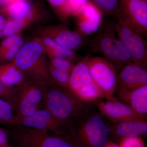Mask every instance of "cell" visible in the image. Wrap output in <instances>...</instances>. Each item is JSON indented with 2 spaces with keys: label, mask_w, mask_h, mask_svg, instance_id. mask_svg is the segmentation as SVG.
Masks as SVG:
<instances>
[{
  "label": "cell",
  "mask_w": 147,
  "mask_h": 147,
  "mask_svg": "<svg viewBox=\"0 0 147 147\" xmlns=\"http://www.w3.org/2000/svg\"><path fill=\"white\" fill-rule=\"evenodd\" d=\"M67 133L79 147H104L109 140L108 121L91 104L69 120Z\"/></svg>",
  "instance_id": "obj_1"
},
{
  "label": "cell",
  "mask_w": 147,
  "mask_h": 147,
  "mask_svg": "<svg viewBox=\"0 0 147 147\" xmlns=\"http://www.w3.org/2000/svg\"><path fill=\"white\" fill-rule=\"evenodd\" d=\"M40 37H34L24 45L12 61L26 78L44 84H53L48 70V61Z\"/></svg>",
  "instance_id": "obj_2"
},
{
  "label": "cell",
  "mask_w": 147,
  "mask_h": 147,
  "mask_svg": "<svg viewBox=\"0 0 147 147\" xmlns=\"http://www.w3.org/2000/svg\"><path fill=\"white\" fill-rule=\"evenodd\" d=\"M91 104L82 102L67 89L50 83L44 86L42 108L61 121H69Z\"/></svg>",
  "instance_id": "obj_3"
},
{
  "label": "cell",
  "mask_w": 147,
  "mask_h": 147,
  "mask_svg": "<svg viewBox=\"0 0 147 147\" xmlns=\"http://www.w3.org/2000/svg\"><path fill=\"white\" fill-rule=\"evenodd\" d=\"M100 27L96 35L92 40L91 50L99 53L113 64L117 73L132 62L131 55L126 46L116 33L114 23H108Z\"/></svg>",
  "instance_id": "obj_4"
},
{
  "label": "cell",
  "mask_w": 147,
  "mask_h": 147,
  "mask_svg": "<svg viewBox=\"0 0 147 147\" xmlns=\"http://www.w3.org/2000/svg\"><path fill=\"white\" fill-rule=\"evenodd\" d=\"M12 126L7 131L8 136L18 147H79L67 133L57 135L47 130Z\"/></svg>",
  "instance_id": "obj_5"
},
{
  "label": "cell",
  "mask_w": 147,
  "mask_h": 147,
  "mask_svg": "<svg viewBox=\"0 0 147 147\" xmlns=\"http://www.w3.org/2000/svg\"><path fill=\"white\" fill-rule=\"evenodd\" d=\"M116 18L114 23L116 33L130 53L132 62L147 69L146 41L128 20L121 16Z\"/></svg>",
  "instance_id": "obj_6"
},
{
  "label": "cell",
  "mask_w": 147,
  "mask_h": 147,
  "mask_svg": "<svg viewBox=\"0 0 147 147\" xmlns=\"http://www.w3.org/2000/svg\"><path fill=\"white\" fill-rule=\"evenodd\" d=\"M86 59L92 79L105 95V99H115L117 72L113 64L101 57H86Z\"/></svg>",
  "instance_id": "obj_7"
},
{
  "label": "cell",
  "mask_w": 147,
  "mask_h": 147,
  "mask_svg": "<svg viewBox=\"0 0 147 147\" xmlns=\"http://www.w3.org/2000/svg\"><path fill=\"white\" fill-rule=\"evenodd\" d=\"M69 124V121H61L55 117L49 111L40 108L30 116H15L13 125L42 129L52 131L56 135H63L67 133Z\"/></svg>",
  "instance_id": "obj_8"
},
{
  "label": "cell",
  "mask_w": 147,
  "mask_h": 147,
  "mask_svg": "<svg viewBox=\"0 0 147 147\" xmlns=\"http://www.w3.org/2000/svg\"><path fill=\"white\" fill-rule=\"evenodd\" d=\"M37 31L41 36L47 37L62 46L75 51L86 42L87 36L77 31L69 30L64 24L39 27Z\"/></svg>",
  "instance_id": "obj_9"
},
{
  "label": "cell",
  "mask_w": 147,
  "mask_h": 147,
  "mask_svg": "<svg viewBox=\"0 0 147 147\" xmlns=\"http://www.w3.org/2000/svg\"><path fill=\"white\" fill-rule=\"evenodd\" d=\"M98 110L111 122L131 121H147V117L139 114L130 106L118 100H100L94 104Z\"/></svg>",
  "instance_id": "obj_10"
},
{
  "label": "cell",
  "mask_w": 147,
  "mask_h": 147,
  "mask_svg": "<svg viewBox=\"0 0 147 147\" xmlns=\"http://www.w3.org/2000/svg\"><path fill=\"white\" fill-rule=\"evenodd\" d=\"M125 18L143 36L147 35V1L145 0H119L116 16Z\"/></svg>",
  "instance_id": "obj_11"
},
{
  "label": "cell",
  "mask_w": 147,
  "mask_h": 147,
  "mask_svg": "<svg viewBox=\"0 0 147 147\" xmlns=\"http://www.w3.org/2000/svg\"><path fill=\"white\" fill-rule=\"evenodd\" d=\"M147 85V69L141 66L129 63L117 73L116 89H134Z\"/></svg>",
  "instance_id": "obj_12"
},
{
  "label": "cell",
  "mask_w": 147,
  "mask_h": 147,
  "mask_svg": "<svg viewBox=\"0 0 147 147\" xmlns=\"http://www.w3.org/2000/svg\"><path fill=\"white\" fill-rule=\"evenodd\" d=\"M103 14L94 4L89 1L76 17V31L86 36L97 32L102 25Z\"/></svg>",
  "instance_id": "obj_13"
},
{
  "label": "cell",
  "mask_w": 147,
  "mask_h": 147,
  "mask_svg": "<svg viewBox=\"0 0 147 147\" xmlns=\"http://www.w3.org/2000/svg\"><path fill=\"white\" fill-rule=\"evenodd\" d=\"M94 84L86 58H84L74 66L70 73L67 89L79 99Z\"/></svg>",
  "instance_id": "obj_14"
},
{
  "label": "cell",
  "mask_w": 147,
  "mask_h": 147,
  "mask_svg": "<svg viewBox=\"0 0 147 147\" xmlns=\"http://www.w3.org/2000/svg\"><path fill=\"white\" fill-rule=\"evenodd\" d=\"M109 139L118 143L121 139L128 137H140L146 135L147 121H131L120 122H108Z\"/></svg>",
  "instance_id": "obj_15"
},
{
  "label": "cell",
  "mask_w": 147,
  "mask_h": 147,
  "mask_svg": "<svg viewBox=\"0 0 147 147\" xmlns=\"http://www.w3.org/2000/svg\"><path fill=\"white\" fill-rule=\"evenodd\" d=\"M0 13L9 18L34 23L40 19L42 13L35 5L26 0H19L0 8Z\"/></svg>",
  "instance_id": "obj_16"
},
{
  "label": "cell",
  "mask_w": 147,
  "mask_h": 147,
  "mask_svg": "<svg viewBox=\"0 0 147 147\" xmlns=\"http://www.w3.org/2000/svg\"><path fill=\"white\" fill-rule=\"evenodd\" d=\"M120 101L126 103L142 115L147 116V85L134 89H116Z\"/></svg>",
  "instance_id": "obj_17"
},
{
  "label": "cell",
  "mask_w": 147,
  "mask_h": 147,
  "mask_svg": "<svg viewBox=\"0 0 147 147\" xmlns=\"http://www.w3.org/2000/svg\"><path fill=\"white\" fill-rule=\"evenodd\" d=\"M46 84L25 77L22 82L15 87L18 95L42 108L43 90Z\"/></svg>",
  "instance_id": "obj_18"
},
{
  "label": "cell",
  "mask_w": 147,
  "mask_h": 147,
  "mask_svg": "<svg viewBox=\"0 0 147 147\" xmlns=\"http://www.w3.org/2000/svg\"><path fill=\"white\" fill-rule=\"evenodd\" d=\"M24 43L19 34L6 38L0 43V61H12Z\"/></svg>",
  "instance_id": "obj_19"
},
{
  "label": "cell",
  "mask_w": 147,
  "mask_h": 147,
  "mask_svg": "<svg viewBox=\"0 0 147 147\" xmlns=\"http://www.w3.org/2000/svg\"><path fill=\"white\" fill-rule=\"evenodd\" d=\"M40 38L49 59L62 57L73 61L77 57L76 51L66 48L47 37L41 36Z\"/></svg>",
  "instance_id": "obj_20"
},
{
  "label": "cell",
  "mask_w": 147,
  "mask_h": 147,
  "mask_svg": "<svg viewBox=\"0 0 147 147\" xmlns=\"http://www.w3.org/2000/svg\"><path fill=\"white\" fill-rule=\"evenodd\" d=\"M23 73L11 62L0 65V82L9 87H15L24 80Z\"/></svg>",
  "instance_id": "obj_21"
},
{
  "label": "cell",
  "mask_w": 147,
  "mask_h": 147,
  "mask_svg": "<svg viewBox=\"0 0 147 147\" xmlns=\"http://www.w3.org/2000/svg\"><path fill=\"white\" fill-rule=\"evenodd\" d=\"M60 21L65 25L69 23L71 11L67 0H47Z\"/></svg>",
  "instance_id": "obj_22"
},
{
  "label": "cell",
  "mask_w": 147,
  "mask_h": 147,
  "mask_svg": "<svg viewBox=\"0 0 147 147\" xmlns=\"http://www.w3.org/2000/svg\"><path fill=\"white\" fill-rule=\"evenodd\" d=\"M32 23L30 21L8 18L2 30V37L7 38L18 34Z\"/></svg>",
  "instance_id": "obj_23"
},
{
  "label": "cell",
  "mask_w": 147,
  "mask_h": 147,
  "mask_svg": "<svg viewBox=\"0 0 147 147\" xmlns=\"http://www.w3.org/2000/svg\"><path fill=\"white\" fill-rule=\"evenodd\" d=\"M47 66L49 75L53 84L67 89L71 71L56 68L49 64Z\"/></svg>",
  "instance_id": "obj_24"
},
{
  "label": "cell",
  "mask_w": 147,
  "mask_h": 147,
  "mask_svg": "<svg viewBox=\"0 0 147 147\" xmlns=\"http://www.w3.org/2000/svg\"><path fill=\"white\" fill-rule=\"evenodd\" d=\"M14 117L12 106L7 101L0 98V124L13 125Z\"/></svg>",
  "instance_id": "obj_25"
},
{
  "label": "cell",
  "mask_w": 147,
  "mask_h": 147,
  "mask_svg": "<svg viewBox=\"0 0 147 147\" xmlns=\"http://www.w3.org/2000/svg\"><path fill=\"white\" fill-rule=\"evenodd\" d=\"M92 2L103 13L116 16L119 7V0H92Z\"/></svg>",
  "instance_id": "obj_26"
},
{
  "label": "cell",
  "mask_w": 147,
  "mask_h": 147,
  "mask_svg": "<svg viewBox=\"0 0 147 147\" xmlns=\"http://www.w3.org/2000/svg\"><path fill=\"white\" fill-rule=\"evenodd\" d=\"M0 98L10 103L14 111L17 98L16 87L8 86L0 82Z\"/></svg>",
  "instance_id": "obj_27"
},
{
  "label": "cell",
  "mask_w": 147,
  "mask_h": 147,
  "mask_svg": "<svg viewBox=\"0 0 147 147\" xmlns=\"http://www.w3.org/2000/svg\"><path fill=\"white\" fill-rule=\"evenodd\" d=\"M73 61L66 58L55 57L49 59L48 64L55 68L70 72L74 65Z\"/></svg>",
  "instance_id": "obj_28"
},
{
  "label": "cell",
  "mask_w": 147,
  "mask_h": 147,
  "mask_svg": "<svg viewBox=\"0 0 147 147\" xmlns=\"http://www.w3.org/2000/svg\"><path fill=\"white\" fill-rule=\"evenodd\" d=\"M118 144L121 147H145L144 142L139 136L124 138Z\"/></svg>",
  "instance_id": "obj_29"
},
{
  "label": "cell",
  "mask_w": 147,
  "mask_h": 147,
  "mask_svg": "<svg viewBox=\"0 0 147 147\" xmlns=\"http://www.w3.org/2000/svg\"><path fill=\"white\" fill-rule=\"evenodd\" d=\"M71 16L75 18L79 15L89 0H67Z\"/></svg>",
  "instance_id": "obj_30"
},
{
  "label": "cell",
  "mask_w": 147,
  "mask_h": 147,
  "mask_svg": "<svg viewBox=\"0 0 147 147\" xmlns=\"http://www.w3.org/2000/svg\"><path fill=\"white\" fill-rule=\"evenodd\" d=\"M8 138L7 130L0 127V147L8 144Z\"/></svg>",
  "instance_id": "obj_31"
},
{
  "label": "cell",
  "mask_w": 147,
  "mask_h": 147,
  "mask_svg": "<svg viewBox=\"0 0 147 147\" xmlns=\"http://www.w3.org/2000/svg\"><path fill=\"white\" fill-rule=\"evenodd\" d=\"M18 1L19 0H0V8L5 7Z\"/></svg>",
  "instance_id": "obj_32"
},
{
  "label": "cell",
  "mask_w": 147,
  "mask_h": 147,
  "mask_svg": "<svg viewBox=\"0 0 147 147\" xmlns=\"http://www.w3.org/2000/svg\"><path fill=\"white\" fill-rule=\"evenodd\" d=\"M7 19L6 18L5 16L0 13V30L2 31L4 28Z\"/></svg>",
  "instance_id": "obj_33"
},
{
  "label": "cell",
  "mask_w": 147,
  "mask_h": 147,
  "mask_svg": "<svg viewBox=\"0 0 147 147\" xmlns=\"http://www.w3.org/2000/svg\"><path fill=\"white\" fill-rule=\"evenodd\" d=\"M104 147H121L119 144L113 141L108 140Z\"/></svg>",
  "instance_id": "obj_34"
},
{
  "label": "cell",
  "mask_w": 147,
  "mask_h": 147,
  "mask_svg": "<svg viewBox=\"0 0 147 147\" xmlns=\"http://www.w3.org/2000/svg\"><path fill=\"white\" fill-rule=\"evenodd\" d=\"M0 147H18L16 146H9V145H7L5 146H1Z\"/></svg>",
  "instance_id": "obj_35"
},
{
  "label": "cell",
  "mask_w": 147,
  "mask_h": 147,
  "mask_svg": "<svg viewBox=\"0 0 147 147\" xmlns=\"http://www.w3.org/2000/svg\"><path fill=\"white\" fill-rule=\"evenodd\" d=\"M2 37V31L0 30V38Z\"/></svg>",
  "instance_id": "obj_36"
},
{
  "label": "cell",
  "mask_w": 147,
  "mask_h": 147,
  "mask_svg": "<svg viewBox=\"0 0 147 147\" xmlns=\"http://www.w3.org/2000/svg\"><path fill=\"white\" fill-rule=\"evenodd\" d=\"M145 1H147V0H145Z\"/></svg>",
  "instance_id": "obj_37"
}]
</instances>
